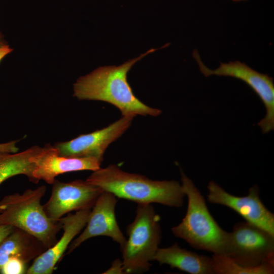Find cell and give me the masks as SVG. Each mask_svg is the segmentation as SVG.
I'll use <instances>...</instances> for the list:
<instances>
[{
    "instance_id": "1",
    "label": "cell",
    "mask_w": 274,
    "mask_h": 274,
    "mask_svg": "<svg viewBox=\"0 0 274 274\" xmlns=\"http://www.w3.org/2000/svg\"><path fill=\"white\" fill-rule=\"evenodd\" d=\"M158 49H151L119 66L99 67L80 77L74 85V96L79 100L108 102L119 109L123 116H159L161 111L139 100L127 80L128 72L136 62Z\"/></svg>"
},
{
    "instance_id": "2",
    "label": "cell",
    "mask_w": 274,
    "mask_h": 274,
    "mask_svg": "<svg viewBox=\"0 0 274 274\" xmlns=\"http://www.w3.org/2000/svg\"><path fill=\"white\" fill-rule=\"evenodd\" d=\"M118 198L139 204L160 203L180 208L185 196L181 184L171 181H154L145 176L123 171L116 165L99 168L85 180Z\"/></svg>"
},
{
    "instance_id": "3",
    "label": "cell",
    "mask_w": 274,
    "mask_h": 274,
    "mask_svg": "<svg viewBox=\"0 0 274 274\" xmlns=\"http://www.w3.org/2000/svg\"><path fill=\"white\" fill-rule=\"evenodd\" d=\"M182 190L188 206L181 222L171 230L174 236L197 250L225 255L229 232L222 229L211 214L203 196L181 170Z\"/></svg>"
},
{
    "instance_id": "4",
    "label": "cell",
    "mask_w": 274,
    "mask_h": 274,
    "mask_svg": "<svg viewBox=\"0 0 274 274\" xmlns=\"http://www.w3.org/2000/svg\"><path fill=\"white\" fill-rule=\"evenodd\" d=\"M46 190V187L42 185L22 194L5 196L0 201V224L25 231L48 249L57 242L61 224L49 218L41 203Z\"/></svg>"
},
{
    "instance_id": "5",
    "label": "cell",
    "mask_w": 274,
    "mask_h": 274,
    "mask_svg": "<svg viewBox=\"0 0 274 274\" xmlns=\"http://www.w3.org/2000/svg\"><path fill=\"white\" fill-rule=\"evenodd\" d=\"M135 213L121 249L124 273L148 271L161 238L160 218L151 204H139Z\"/></svg>"
},
{
    "instance_id": "6",
    "label": "cell",
    "mask_w": 274,
    "mask_h": 274,
    "mask_svg": "<svg viewBox=\"0 0 274 274\" xmlns=\"http://www.w3.org/2000/svg\"><path fill=\"white\" fill-rule=\"evenodd\" d=\"M225 255L246 267L274 264V235L248 222L234 224Z\"/></svg>"
},
{
    "instance_id": "7",
    "label": "cell",
    "mask_w": 274,
    "mask_h": 274,
    "mask_svg": "<svg viewBox=\"0 0 274 274\" xmlns=\"http://www.w3.org/2000/svg\"><path fill=\"white\" fill-rule=\"evenodd\" d=\"M200 72L206 77L212 75L230 77L239 79L248 85L263 102L266 114L258 123L263 133L274 129V84L273 78L253 69L244 62L235 60L228 63L220 62L219 67L211 70L201 60L197 50L192 53Z\"/></svg>"
},
{
    "instance_id": "8",
    "label": "cell",
    "mask_w": 274,
    "mask_h": 274,
    "mask_svg": "<svg viewBox=\"0 0 274 274\" xmlns=\"http://www.w3.org/2000/svg\"><path fill=\"white\" fill-rule=\"evenodd\" d=\"M207 201L228 207L238 213L246 222L258 226L274 235V214L264 206L260 197L259 188L254 185L247 195L231 194L214 181L207 186Z\"/></svg>"
},
{
    "instance_id": "9",
    "label": "cell",
    "mask_w": 274,
    "mask_h": 274,
    "mask_svg": "<svg viewBox=\"0 0 274 274\" xmlns=\"http://www.w3.org/2000/svg\"><path fill=\"white\" fill-rule=\"evenodd\" d=\"M51 196L43 206L47 216L58 221L72 211L91 209L103 190L86 181L61 182L55 180Z\"/></svg>"
},
{
    "instance_id": "10",
    "label": "cell",
    "mask_w": 274,
    "mask_h": 274,
    "mask_svg": "<svg viewBox=\"0 0 274 274\" xmlns=\"http://www.w3.org/2000/svg\"><path fill=\"white\" fill-rule=\"evenodd\" d=\"M133 118L122 116L119 120L105 128L80 135L68 141L58 142L53 146L60 156L93 157L102 162L107 147L129 127Z\"/></svg>"
},
{
    "instance_id": "11",
    "label": "cell",
    "mask_w": 274,
    "mask_h": 274,
    "mask_svg": "<svg viewBox=\"0 0 274 274\" xmlns=\"http://www.w3.org/2000/svg\"><path fill=\"white\" fill-rule=\"evenodd\" d=\"M117 202L116 196L109 192L103 191L90 211L86 228L69 245V253L85 241L98 236L110 237L120 245V250L123 247L126 239L115 217V208Z\"/></svg>"
},
{
    "instance_id": "12",
    "label": "cell",
    "mask_w": 274,
    "mask_h": 274,
    "mask_svg": "<svg viewBox=\"0 0 274 274\" xmlns=\"http://www.w3.org/2000/svg\"><path fill=\"white\" fill-rule=\"evenodd\" d=\"M91 210L85 209L68 214L58 221L61 224L63 234L59 241L35 258L27 269V274H51L62 257L74 238L86 226Z\"/></svg>"
},
{
    "instance_id": "13",
    "label": "cell",
    "mask_w": 274,
    "mask_h": 274,
    "mask_svg": "<svg viewBox=\"0 0 274 274\" xmlns=\"http://www.w3.org/2000/svg\"><path fill=\"white\" fill-rule=\"evenodd\" d=\"M36 158L32 172V182L43 180L52 184L58 175L72 172L95 171L100 167L101 162L93 157H68L59 155L53 146L46 145Z\"/></svg>"
},
{
    "instance_id": "14",
    "label": "cell",
    "mask_w": 274,
    "mask_h": 274,
    "mask_svg": "<svg viewBox=\"0 0 274 274\" xmlns=\"http://www.w3.org/2000/svg\"><path fill=\"white\" fill-rule=\"evenodd\" d=\"M153 261L190 274H214L211 257L182 248L177 243L168 247L159 248Z\"/></svg>"
},
{
    "instance_id": "15",
    "label": "cell",
    "mask_w": 274,
    "mask_h": 274,
    "mask_svg": "<svg viewBox=\"0 0 274 274\" xmlns=\"http://www.w3.org/2000/svg\"><path fill=\"white\" fill-rule=\"evenodd\" d=\"M46 249L35 237L18 228L14 229L0 244V269L10 258L17 257L26 263Z\"/></svg>"
},
{
    "instance_id": "16",
    "label": "cell",
    "mask_w": 274,
    "mask_h": 274,
    "mask_svg": "<svg viewBox=\"0 0 274 274\" xmlns=\"http://www.w3.org/2000/svg\"><path fill=\"white\" fill-rule=\"evenodd\" d=\"M45 148L33 146L18 153L0 152V185L8 179L19 175L27 176L32 182L36 159Z\"/></svg>"
},
{
    "instance_id": "17",
    "label": "cell",
    "mask_w": 274,
    "mask_h": 274,
    "mask_svg": "<svg viewBox=\"0 0 274 274\" xmlns=\"http://www.w3.org/2000/svg\"><path fill=\"white\" fill-rule=\"evenodd\" d=\"M214 274H273L274 264L265 263L255 267L243 266L225 255L211 256Z\"/></svg>"
},
{
    "instance_id": "18",
    "label": "cell",
    "mask_w": 274,
    "mask_h": 274,
    "mask_svg": "<svg viewBox=\"0 0 274 274\" xmlns=\"http://www.w3.org/2000/svg\"><path fill=\"white\" fill-rule=\"evenodd\" d=\"M26 263L17 257L9 259L0 269L2 274H21L26 271ZM26 273V272H25Z\"/></svg>"
},
{
    "instance_id": "19",
    "label": "cell",
    "mask_w": 274,
    "mask_h": 274,
    "mask_svg": "<svg viewBox=\"0 0 274 274\" xmlns=\"http://www.w3.org/2000/svg\"><path fill=\"white\" fill-rule=\"evenodd\" d=\"M17 142L16 141H12L0 144V152L10 153H17L19 150V148L16 145Z\"/></svg>"
},
{
    "instance_id": "20",
    "label": "cell",
    "mask_w": 274,
    "mask_h": 274,
    "mask_svg": "<svg viewBox=\"0 0 274 274\" xmlns=\"http://www.w3.org/2000/svg\"><path fill=\"white\" fill-rule=\"evenodd\" d=\"M103 273H124L122 261L119 259L115 260L112 266Z\"/></svg>"
},
{
    "instance_id": "21",
    "label": "cell",
    "mask_w": 274,
    "mask_h": 274,
    "mask_svg": "<svg viewBox=\"0 0 274 274\" xmlns=\"http://www.w3.org/2000/svg\"><path fill=\"white\" fill-rule=\"evenodd\" d=\"M15 228L11 226L0 224V244L3 240Z\"/></svg>"
},
{
    "instance_id": "22",
    "label": "cell",
    "mask_w": 274,
    "mask_h": 274,
    "mask_svg": "<svg viewBox=\"0 0 274 274\" xmlns=\"http://www.w3.org/2000/svg\"><path fill=\"white\" fill-rule=\"evenodd\" d=\"M12 51V49L7 45L0 46V61L8 54Z\"/></svg>"
},
{
    "instance_id": "23",
    "label": "cell",
    "mask_w": 274,
    "mask_h": 274,
    "mask_svg": "<svg viewBox=\"0 0 274 274\" xmlns=\"http://www.w3.org/2000/svg\"><path fill=\"white\" fill-rule=\"evenodd\" d=\"M233 2H241V1H247V0H232Z\"/></svg>"
},
{
    "instance_id": "24",
    "label": "cell",
    "mask_w": 274,
    "mask_h": 274,
    "mask_svg": "<svg viewBox=\"0 0 274 274\" xmlns=\"http://www.w3.org/2000/svg\"><path fill=\"white\" fill-rule=\"evenodd\" d=\"M1 44V41H0V45Z\"/></svg>"
}]
</instances>
